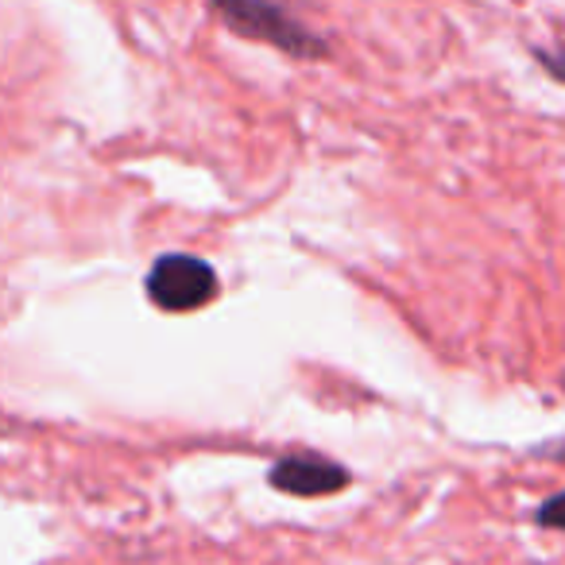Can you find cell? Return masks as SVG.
Segmentation results:
<instances>
[{
	"mask_svg": "<svg viewBox=\"0 0 565 565\" xmlns=\"http://www.w3.org/2000/svg\"><path fill=\"white\" fill-rule=\"evenodd\" d=\"M539 523H542V526H550V531H565V492H562V495H554V500L542 503Z\"/></svg>",
	"mask_w": 565,
	"mask_h": 565,
	"instance_id": "277c9868",
	"label": "cell"
},
{
	"mask_svg": "<svg viewBox=\"0 0 565 565\" xmlns=\"http://www.w3.org/2000/svg\"><path fill=\"white\" fill-rule=\"evenodd\" d=\"M213 9L225 17L233 32L248 35V40L271 43V47L287 51L295 58L322 55V40L275 0H213Z\"/></svg>",
	"mask_w": 565,
	"mask_h": 565,
	"instance_id": "6da1fadb",
	"label": "cell"
},
{
	"mask_svg": "<svg viewBox=\"0 0 565 565\" xmlns=\"http://www.w3.org/2000/svg\"><path fill=\"white\" fill-rule=\"evenodd\" d=\"M148 299L167 315H190L217 299V275L198 256H163L148 271Z\"/></svg>",
	"mask_w": 565,
	"mask_h": 565,
	"instance_id": "7a4b0ae2",
	"label": "cell"
},
{
	"mask_svg": "<svg viewBox=\"0 0 565 565\" xmlns=\"http://www.w3.org/2000/svg\"><path fill=\"white\" fill-rule=\"evenodd\" d=\"M539 63L546 66V71L554 74V78H562V82H565V35H562V40H557L550 51H546V47H539Z\"/></svg>",
	"mask_w": 565,
	"mask_h": 565,
	"instance_id": "5b68a950",
	"label": "cell"
},
{
	"mask_svg": "<svg viewBox=\"0 0 565 565\" xmlns=\"http://www.w3.org/2000/svg\"><path fill=\"white\" fill-rule=\"evenodd\" d=\"M271 484L287 495H302V500H318V495H333L349 484V469L338 461L318 454H291L271 465Z\"/></svg>",
	"mask_w": 565,
	"mask_h": 565,
	"instance_id": "3957f363",
	"label": "cell"
}]
</instances>
